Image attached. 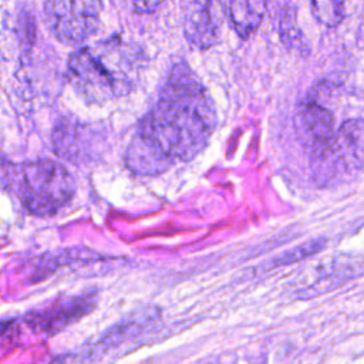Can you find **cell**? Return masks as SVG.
I'll return each mask as SVG.
<instances>
[{"mask_svg": "<svg viewBox=\"0 0 364 364\" xmlns=\"http://www.w3.org/2000/svg\"><path fill=\"white\" fill-rule=\"evenodd\" d=\"M215 127L210 97L193 71L179 63L172 67L158 101L139 121L135 136L173 165L196 156Z\"/></svg>", "mask_w": 364, "mask_h": 364, "instance_id": "cell-1", "label": "cell"}, {"mask_svg": "<svg viewBox=\"0 0 364 364\" xmlns=\"http://www.w3.org/2000/svg\"><path fill=\"white\" fill-rule=\"evenodd\" d=\"M145 67V54L119 37L75 50L67 63L68 80L88 102H105L132 90Z\"/></svg>", "mask_w": 364, "mask_h": 364, "instance_id": "cell-2", "label": "cell"}, {"mask_svg": "<svg viewBox=\"0 0 364 364\" xmlns=\"http://www.w3.org/2000/svg\"><path fill=\"white\" fill-rule=\"evenodd\" d=\"M10 176V189L23 208L36 216H51L64 208L75 192L73 175L58 162L38 158L21 165L3 164V176Z\"/></svg>", "mask_w": 364, "mask_h": 364, "instance_id": "cell-3", "label": "cell"}, {"mask_svg": "<svg viewBox=\"0 0 364 364\" xmlns=\"http://www.w3.org/2000/svg\"><path fill=\"white\" fill-rule=\"evenodd\" d=\"M100 9L98 1H47L44 4V20L57 40L65 44H78L97 30Z\"/></svg>", "mask_w": 364, "mask_h": 364, "instance_id": "cell-4", "label": "cell"}, {"mask_svg": "<svg viewBox=\"0 0 364 364\" xmlns=\"http://www.w3.org/2000/svg\"><path fill=\"white\" fill-rule=\"evenodd\" d=\"M95 303L94 293L63 297L43 309L30 311L26 316V323L37 333L53 336L88 314Z\"/></svg>", "mask_w": 364, "mask_h": 364, "instance_id": "cell-5", "label": "cell"}, {"mask_svg": "<svg viewBox=\"0 0 364 364\" xmlns=\"http://www.w3.org/2000/svg\"><path fill=\"white\" fill-rule=\"evenodd\" d=\"M223 6L215 1H183L181 4L183 33L192 47L203 50L216 44Z\"/></svg>", "mask_w": 364, "mask_h": 364, "instance_id": "cell-6", "label": "cell"}, {"mask_svg": "<svg viewBox=\"0 0 364 364\" xmlns=\"http://www.w3.org/2000/svg\"><path fill=\"white\" fill-rule=\"evenodd\" d=\"M330 159V168L338 175H355L364 166V122L346 121L330 148L320 156Z\"/></svg>", "mask_w": 364, "mask_h": 364, "instance_id": "cell-7", "label": "cell"}, {"mask_svg": "<svg viewBox=\"0 0 364 364\" xmlns=\"http://www.w3.org/2000/svg\"><path fill=\"white\" fill-rule=\"evenodd\" d=\"M300 119L306 134L313 142L316 156L320 158L336 138L333 114L318 102L307 101L300 108Z\"/></svg>", "mask_w": 364, "mask_h": 364, "instance_id": "cell-8", "label": "cell"}, {"mask_svg": "<svg viewBox=\"0 0 364 364\" xmlns=\"http://www.w3.org/2000/svg\"><path fill=\"white\" fill-rule=\"evenodd\" d=\"M266 1L239 0L226 3V17L239 37H249L262 23L266 14Z\"/></svg>", "mask_w": 364, "mask_h": 364, "instance_id": "cell-9", "label": "cell"}, {"mask_svg": "<svg viewBox=\"0 0 364 364\" xmlns=\"http://www.w3.org/2000/svg\"><path fill=\"white\" fill-rule=\"evenodd\" d=\"M311 13L318 23L327 27H336L344 17V3L334 0L311 1Z\"/></svg>", "mask_w": 364, "mask_h": 364, "instance_id": "cell-10", "label": "cell"}, {"mask_svg": "<svg viewBox=\"0 0 364 364\" xmlns=\"http://www.w3.org/2000/svg\"><path fill=\"white\" fill-rule=\"evenodd\" d=\"M326 246V240L324 239H314V240H309L289 252H286L284 255H282L280 257H277L274 260L276 266H283V264H290L294 262H300L304 260L307 257H311L313 255L318 253L323 247Z\"/></svg>", "mask_w": 364, "mask_h": 364, "instance_id": "cell-11", "label": "cell"}, {"mask_svg": "<svg viewBox=\"0 0 364 364\" xmlns=\"http://www.w3.org/2000/svg\"><path fill=\"white\" fill-rule=\"evenodd\" d=\"M280 34L286 44L300 46L301 44V31L297 27L296 10L293 4H286L280 17Z\"/></svg>", "mask_w": 364, "mask_h": 364, "instance_id": "cell-12", "label": "cell"}, {"mask_svg": "<svg viewBox=\"0 0 364 364\" xmlns=\"http://www.w3.org/2000/svg\"><path fill=\"white\" fill-rule=\"evenodd\" d=\"M135 13L139 14H148V13H154L161 7V3L158 1H138L132 4Z\"/></svg>", "mask_w": 364, "mask_h": 364, "instance_id": "cell-13", "label": "cell"}]
</instances>
